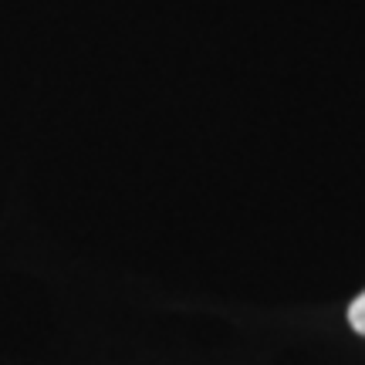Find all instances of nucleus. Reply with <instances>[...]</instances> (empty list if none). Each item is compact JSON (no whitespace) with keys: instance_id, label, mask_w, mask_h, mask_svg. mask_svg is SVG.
I'll list each match as a JSON object with an SVG mask.
<instances>
[{"instance_id":"obj_1","label":"nucleus","mask_w":365,"mask_h":365,"mask_svg":"<svg viewBox=\"0 0 365 365\" xmlns=\"http://www.w3.org/2000/svg\"><path fill=\"white\" fill-rule=\"evenodd\" d=\"M349 325H352V331L365 335V291L349 304Z\"/></svg>"}]
</instances>
